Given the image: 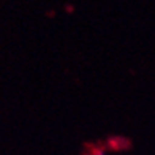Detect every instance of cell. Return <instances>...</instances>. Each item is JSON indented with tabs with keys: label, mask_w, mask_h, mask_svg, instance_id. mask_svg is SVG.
<instances>
[{
	"label": "cell",
	"mask_w": 155,
	"mask_h": 155,
	"mask_svg": "<svg viewBox=\"0 0 155 155\" xmlns=\"http://www.w3.org/2000/svg\"><path fill=\"white\" fill-rule=\"evenodd\" d=\"M108 146H109V149H112V150H124V149H127V147L130 146V143H128L127 138L116 136V138H111L108 141Z\"/></svg>",
	"instance_id": "1"
},
{
	"label": "cell",
	"mask_w": 155,
	"mask_h": 155,
	"mask_svg": "<svg viewBox=\"0 0 155 155\" xmlns=\"http://www.w3.org/2000/svg\"><path fill=\"white\" fill-rule=\"evenodd\" d=\"M84 155H104V150L101 149V147H90Z\"/></svg>",
	"instance_id": "2"
}]
</instances>
